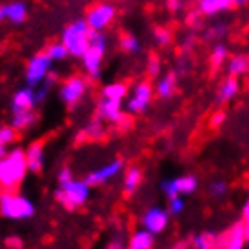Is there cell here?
Masks as SVG:
<instances>
[{"label": "cell", "instance_id": "29", "mask_svg": "<svg viewBox=\"0 0 249 249\" xmlns=\"http://www.w3.org/2000/svg\"><path fill=\"white\" fill-rule=\"evenodd\" d=\"M119 45H121V49H123L124 53H130V54L139 53V49H141L139 40H137L136 36H132V35H123L121 40H119Z\"/></svg>", "mask_w": 249, "mask_h": 249}, {"label": "cell", "instance_id": "25", "mask_svg": "<svg viewBox=\"0 0 249 249\" xmlns=\"http://www.w3.org/2000/svg\"><path fill=\"white\" fill-rule=\"evenodd\" d=\"M126 92H128V89H126L124 83H110V85H107V87L103 89L101 96H103V98H110V100L121 101L124 96H126Z\"/></svg>", "mask_w": 249, "mask_h": 249}, {"label": "cell", "instance_id": "30", "mask_svg": "<svg viewBox=\"0 0 249 249\" xmlns=\"http://www.w3.org/2000/svg\"><path fill=\"white\" fill-rule=\"evenodd\" d=\"M226 60H228V47L224 44H217L212 53V65L213 67H220Z\"/></svg>", "mask_w": 249, "mask_h": 249}, {"label": "cell", "instance_id": "20", "mask_svg": "<svg viewBox=\"0 0 249 249\" xmlns=\"http://www.w3.org/2000/svg\"><path fill=\"white\" fill-rule=\"evenodd\" d=\"M238 90H240V83H238V78H235V76H230L228 80L220 85V89H218V103H226V101H231L235 96L238 94Z\"/></svg>", "mask_w": 249, "mask_h": 249}, {"label": "cell", "instance_id": "22", "mask_svg": "<svg viewBox=\"0 0 249 249\" xmlns=\"http://www.w3.org/2000/svg\"><path fill=\"white\" fill-rule=\"evenodd\" d=\"M36 123V114L33 110H15L13 112V126L17 130H24V128H29Z\"/></svg>", "mask_w": 249, "mask_h": 249}, {"label": "cell", "instance_id": "9", "mask_svg": "<svg viewBox=\"0 0 249 249\" xmlns=\"http://www.w3.org/2000/svg\"><path fill=\"white\" fill-rule=\"evenodd\" d=\"M199 182L193 175H184V177H177L172 181H164L161 184L162 192L166 193V197H179V195H190L197 190Z\"/></svg>", "mask_w": 249, "mask_h": 249}, {"label": "cell", "instance_id": "26", "mask_svg": "<svg viewBox=\"0 0 249 249\" xmlns=\"http://www.w3.org/2000/svg\"><path fill=\"white\" fill-rule=\"evenodd\" d=\"M175 90V74H166L164 78L159 80L157 83V94L161 96V98H170Z\"/></svg>", "mask_w": 249, "mask_h": 249}, {"label": "cell", "instance_id": "28", "mask_svg": "<svg viewBox=\"0 0 249 249\" xmlns=\"http://www.w3.org/2000/svg\"><path fill=\"white\" fill-rule=\"evenodd\" d=\"M45 53L49 54V58L53 60V62H62V60H65V58L69 56V51H67V47L63 45V42H54V44H51Z\"/></svg>", "mask_w": 249, "mask_h": 249}, {"label": "cell", "instance_id": "13", "mask_svg": "<svg viewBox=\"0 0 249 249\" xmlns=\"http://www.w3.org/2000/svg\"><path fill=\"white\" fill-rule=\"evenodd\" d=\"M27 18V6L24 2H9L0 6V22L9 20L11 24H22Z\"/></svg>", "mask_w": 249, "mask_h": 249}, {"label": "cell", "instance_id": "42", "mask_svg": "<svg viewBox=\"0 0 249 249\" xmlns=\"http://www.w3.org/2000/svg\"><path fill=\"white\" fill-rule=\"evenodd\" d=\"M233 2V6H238V7H242V6H246L249 0H231Z\"/></svg>", "mask_w": 249, "mask_h": 249}, {"label": "cell", "instance_id": "11", "mask_svg": "<svg viewBox=\"0 0 249 249\" xmlns=\"http://www.w3.org/2000/svg\"><path fill=\"white\" fill-rule=\"evenodd\" d=\"M168 226V212L162 208H150L143 215V228L152 231L154 235L161 233Z\"/></svg>", "mask_w": 249, "mask_h": 249}, {"label": "cell", "instance_id": "32", "mask_svg": "<svg viewBox=\"0 0 249 249\" xmlns=\"http://www.w3.org/2000/svg\"><path fill=\"white\" fill-rule=\"evenodd\" d=\"M17 139V128L15 126H4L0 128V141L4 144H9Z\"/></svg>", "mask_w": 249, "mask_h": 249}, {"label": "cell", "instance_id": "35", "mask_svg": "<svg viewBox=\"0 0 249 249\" xmlns=\"http://www.w3.org/2000/svg\"><path fill=\"white\" fill-rule=\"evenodd\" d=\"M182 210H184V200L181 197H172L168 202V213L179 215V213H182Z\"/></svg>", "mask_w": 249, "mask_h": 249}, {"label": "cell", "instance_id": "5", "mask_svg": "<svg viewBox=\"0 0 249 249\" xmlns=\"http://www.w3.org/2000/svg\"><path fill=\"white\" fill-rule=\"evenodd\" d=\"M51 65H53V60L49 58L47 53H38L36 56H33L27 63V69H25L27 83L31 87L44 83L47 80V76L51 74Z\"/></svg>", "mask_w": 249, "mask_h": 249}, {"label": "cell", "instance_id": "43", "mask_svg": "<svg viewBox=\"0 0 249 249\" xmlns=\"http://www.w3.org/2000/svg\"><path fill=\"white\" fill-rule=\"evenodd\" d=\"M4 154H6V144L0 141V157L4 156Z\"/></svg>", "mask_w": 249, "mask_h": 249}, {"label": "cell", "instance_id": "2", "mask_svg": "<svg viewBox=\"0 0 249 249\" xmlns=\"http://www.w3.org/2000/svg\"><path fill=\"white\" fill-rule=\"evenodd\" d=\"M90 33L92 29L89 27L87 20H76L63 29L62 42L71 56L81 58L85 54V51L90 47Z\"/></svg>", "mask_w": 249, "mask_h": 249}, {"label": "cell", "instance_id": "15", "mask_svg": "<svg viewBox=\"0 0 249 249\" xmlns=\"http://www.w3.org/2000/svg\"><path fill=\"white\" fill-rule=\"evenodd\" d=\"M222 242H218L220 248H230V249H242L248 240H246V226L237 224L233 226L224 237L220 238Z\"/></svg>", "mask_w": 249, "mask_h": 249}, {"label": "cell", "instance_id": "44", "mask_svg": "<svg viewBox=\"0 0 249 249\" xmlns=\"http://www.w3.org/2000/svg\"><path fill=\"white\" fill-rule=\"evenodd\" d=\"M246 240L249 244V222H246Z\"/></svg>", "mask_w": 249, "mask_h": 249}, {"label": "cell", "instance_id": "21", "mask_svg": "<svg viewBox=\"0 0 249 249\" xmlns=\"http://www.w3.org/2000/svg\"><path fill=\"white\" fill-rule=\"evenodd\" d=\"M141 181H143V174H141V170L137 168V166L128 168L126 170V174H124V179H123L124 193H126V195H132V193L139 188Z\"/></svg>", "mask_w": 249, "mask_h": 249}, {"label": "cell", "instance_id": "18", "mask_svg": "<svg viewBox=\"0 0 249 249\" xmlns=\"http://www.w3.org/2000/svg\"><path fill=\"white\" fill-rule=\"evenodd\" d=\"M233 7L231 0H199V11L206 17H215L218 13L228 11Z\"/></svg>", "mask_w": 249, "mask_h": 249}, {"label": "cell", "instance_id": "27", "mask_svg": "<svg viewBox=\"0 0 249 249\" xmlns=\"http://www.w3.org/2000/svg\"><path fill=\"white\" fill-rule=\"evenodd\" d=\"M193 246L197 249H212L218 246V238L213 235V233H200L195 237V242Z\"/></svg>", "mask_w": 249, "mask_h": 249}, {"label": "cell", "instance_id": "10", "mask_svg": "<svg viewBox=\"0 0 249 249\" xmlns=\"http://www.w3.org/2000/svg\"><path fill=\"white\" fill-rule=\"evenodd\" d=\"M98 118L108 123H123V110H121V101L110 100V98H101L98 103Z\"/></svg>", "mask_w": 249, "mask_h": 249}, {"label": "cell", "instance_id": "31", "mask_svg": "<svg viewBox=\"0 0 249 249\" xmlns=\"http://www.w3.org/2000/svg\"><path fill=\"white\" fill-rule=\"evenodd\" d=\"M90 47H98L101 51H107V36L101 31L90 33Z\"/></svg>", "mask_w": 249, "mask_h": 249}, {"label": "cell", "instance_id": "17", "mask_svg": "<svg viewBox=\"0 0 249 249\" xmlns=\"http://www.w3.org/2000/svg\"><path fill=\"white\" fill-rule=\"evenodd\" d=\"M25 159H27V168L31 170V172H35V174H40L42 168H44V161H45L42 143H33L27 148V152H25Z\"/></svg>", "mask_w": 249, "mask_h": 249}, {"label": "cell", "instance_id": "24", "mask_svg": "<svg viewBox=\"0 0 249 249\" xmlns=\"http://www.w3.org/2000/svg\"><path fill=\"white\" fill-rule=\"evenodd\" d=\"M103 136V124H101V121H90V123L83 128V130L80 132V136H78V139H87V141H92V139H100V137Z\"/></svg>", "mask_w": 249, "mask_h": 249}, {"label": "cell", "instance_id": "33", "mask_svg": "<svg viewBox=\"0 0 249 249\" xmlns=\"http://www.w3.org/2000/svg\"><path fill=\"white\" fill-rule=\"evenodd\" d=\"M154 36H156V42L159 45H168L172 42V33L168 29H164V27H157Z\"/></svg>", "mask_w": 249, "mask_h": 249}, {"label": "cell", "instance_id": "37", "mask_svg": "<svg viewBox=\"0 0 249 249\" xmlns=\"http://www.w3.org/2000/svg\"><path fill=\"white\" fill-rule=\"evenodd\" d=\"M226 35V27L224 25H215V27H212V29H210V31L206 33V38H208V40H210V38H222Z\"/></svg>", "mask_w": 249, "mask_h": 249}, {"label": "cell", "instance_id": "7", "mask_svg": "<svg viewBox=\"0 0 249 249\" xmlns=\"http://www.w3.org/2000/svg\"><path fill=\"white\" fill-rule=\"evenodd\" d=\"M116 17V7L110 4H96L89 9L87 13V24L92 31H103L105 27H108V24Z\"/></svg>", "mask_w": 249, "mask_h": 249}, {"label": "cell", "instance_id": "1", "mask_svg": "<svg viewBox=\"0 0 249 249\" xmlns=\"http://www.w3.org/2000/svg\"><path fill=\"white\" fill-rule=\"evenodd\" d=\"M27 170V159L22 150L6 152L0 157V186L4 190H17Z\"/></svg>", "mask_w": 249, "mask_h": 249}, {"label": "cell", "instance_id": "19", "mask_svg": "<svg viewBox=\"0 0 249 249\" xmlns=\"http://www.w3.org/2000/svg\"><path fill=\"white\" fill-rule=\"evenodd\" d=\"M154 240H156V235L148 231L146 228L132 233V237L128 238V248L130 249H150L154 246Z\"/></svg>", "mask_w": 249, "mask_h": 249}, {"label": "cell", "instance_id": "38", "mask_svg": "<svg viewBox=\"0 0 249 249\" xmlns=\"http://www.w3.org/2000/svg\"><path fill=\"white\" fill-rule=\"evenodd\" d=\"M72 179V172H71V168H63L60 174H58V182L62 184V182H67Z\"/></svg>", "mask_w": 249, "mask_h": 249}, {"label": "cell", "instance_id": "3", "mask_svg": "<svg viewBox=\"0 0 249 249\" xmlns=\"http://www.w3.org/2000/svg\"><path fill=\"white\" fill-rule=\"evenodd\" d=\"M0 212L7 218L24 220L35 215V206L29 199L15 193V190H6L0 193Z\"/></svg>", "mask_w": 249, "mask_h": 249}, {"label": "cell", "instance_id": "23", "mask_svg": "<svg viewBox=\"0 0 249 249\" xmlns=\"http://www.w3.org/2000/svg\"><path fill=\"white\" fill-rule=\"evenodd\" d=\"M249 71V58L244 56V54H237V56L230 58V62H228V74L230 76H238L246 74Z\"/></svg>", "mask_w": 249, "mask_h": 249}, {"label": "cell", "instance_id": "8", "mask_svg": "<svg viewBox=\"0 0 249 249\" xmlns=\"http://www.w3.org/2000/svg\"><path fill=\"white\" fill-rule=\"evenodd\" d=\"M152 98H154V89H152V85H150L148 81H139L136 87H134V90H132V96L130 100H128V105H126L128 112L132 114L144 112L148 108Z\"/></svg>", "mask_w": 249, "mask_h": 249}, {"label": "cell", "instance_id": "40", "mask_svg": "<svg viewBox=\"0 0 249 249\" xmlns=\"http://www.w3.org/2000/svg\"><path fill=\"white\" fill-rule=\"evenodd\" d=\"M224 119H226V114L224 112H217L212 118V126H220V124L224 123Z\"/></svg>", "mask_w": 249, "mask_h": 249}, {"label": "cell", "instance_id": "6", "mask_svg": "<svg viewBox=\"0 0 249 249\" xmlns=\"http://www.w3.org/2000/svg\"><path fill=\"white\" fill-rule=\"evenodd\" d=\"M85 92H87V80L81 78V76L67 78L60 87V98L69 107L76 105L85 96Z\"/></svg>", "mask_w": 249, "mask_h": 249}, {"label": "cell", "instance_id": "41", "mask_svg": "<svg viewBox=\"0 0 249 249\" xmlns=\"http://www.w3.org/2000/svg\"><path fill=\"white\" fill-rule=\"evenodd\" d=\"M242 213H244V220H246V222H249V200L244 204V212Z\"/></svg>", "mask_w": 249, "mask_h": 249}, {"label": "cell", "instance_id": "12", "mask_svg": "<svg viewBox=\"0 0 249 249\" xmlns=\"http://www.w3.org/2000/svg\"><path fill=\"white\" fill-rule=\"evenodd\" d=\"M121 168H123V161L118 159V161L108 162V164L98 168L96 172H92V174H89L85 181H87L90 186H92V184H105V182H108L110 179H114V177L121 172Z\"/></svg>", "mask_w": 249, "mask_h": 249}, {"label": "cell", "instance_id": "16", "mask_svg": "<svg viewBox=\"0 0 249 249\" xmlns=\"http://www.w3.org/2000/svg\"><path fill=\"white\" fill-rule=\"evenodd\" d=\"M35 105H36V96H35V89L31 85L25 89H20L18 92L13 96V112L15 110H33Z\"/></svg>", "mask_w": 249, "mask_h": 249}, {"label": "cell", "instance_id": "36", "mask_svg": "<svg viewBox=\"0 0 249 249\" xmlns=\"http://www.w3.org/2000/svg\"><path fill=\"white\" fill-rule=\"evenodd\" d=\"M159 71H161V63H159V58L157 56H150L148 60V74L152 78H156L159 74Z\"/></svg>", "mask_w": 249, "mask_h": 249}, {"label": "cell", "instance_id": "14", "mask_svg": "<svg viewBox=\"0 0 249 249\" xmlns=\"http://www.w3.org/2000/svg\"><path fill=\"white\" fill-rule=\"evenodd\" d=\"M103 54H105V51L98 49V47H89V49L85 51V54L81 56V62H83V67H85V72H87L90 78H98V76H100Z\"/></svg>", "mask_w": 249, "mask_h": 249}, {"label": "cell", "instance_id": "4", "mask_svg": "<svg viewBox=\"0 0 249 249\" xmlns=\"http://www.w3.org/2000/svg\"><path fill=\"white\" fill-rule=\"evenodd\" d=\"M89 186L90 184L87 181H76V179L62 182L56 192V200L67 210H78L87 202Z\"/></svg>", "mask_w": 249, "mask_h": 249}, {"label": "cell", "instance_id": "39", "mask_svg": "<svg viewBox=\"0 0 249 249\" xmlns=\"http://www.w3.org/2000/svg\"><path fill=\"white\" fill-rule=\"evenodd\" d=\"M182 7H184V0H168V9L170 11H181Z\"/></svg>", "mask_w": 249, "mask_h": 249}, {"label": "cell", "instance_id": "34", "mask_svg": "<svg viewBox=\"0 0 249 249\" xmlns=\"http://www.w3.org/2000/svg\"><path fill=\"white\" fill-rule=\"evenodd\" d=\"M226 193H228V184H226L224 181H217L210 186V195H212V197L220 199V197H224Z\"/></svg>", "mask_w": 249, "mask_h": 249}]
</instances>
